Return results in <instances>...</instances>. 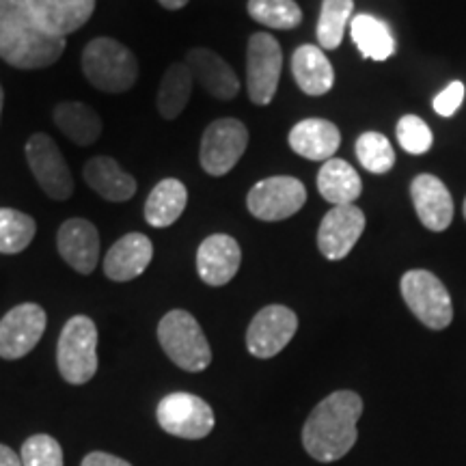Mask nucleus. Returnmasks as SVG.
I'll return each mask as SVG.
<instances>
[{
	"instance_id": "nucleus-40",
	"label": "nucleus",
	"mask_w": 466,
	"mask_h": 466,
	"mask_svg": "<svg viewBox=\"0 0 466 466\" xmlns=\"http://www.w3.org/2000/svg\"><path fill=\"white\" fill-rule=\"evenodd\" d=\"M464 218H466V199H464Z\"/></svg>"
},
{
	"instance_id": "nucleus-39",
	"label": "nucleus",
	"mask_w": 466,
	"mask_h": 466,
	"mask_svg": "<svg viewBox=\"0 0 466 466\" xmlns=\"http://www.w3.org/2000/svg\"><path fill=\"white\" fill-rule=\"evenodd\" d=\"M3 102H5V93H3V86H0V115H3Z\"/></svg>"
},
{
	"instance_id": "nucleus-10",
	"label": "nucleus",
	"mask_w": 466,
	"mask_h": 466,
	"mask_svg": "<svg viewBox=\"0 0 466 466\" xmlns=\"http://www.w3.org/2000/svg\"><path fill=\"white\" fill-rule=\"evenodd\" d=\"M26 162L39 188L52 201H67L74 195V177L58 145L48 134L37 132L26 143Z\"/></svg>"
},
{
	"instance_id": "nucleus-15",
	"label": "nucleus",
	"mask_w": 466,
	"mask_h": 466,
	"mask_svg": "<svg viewBox=\"0 0 466 466\" xmlns=\"http://www.w3.org/2000/svg\"><path fill=\"white\" fill-rule=\"evenodd\" d=\"M56 248L67 266L86 277L100 261V233L91 220L69 218L56 233Z\"/></svg>"
},
{
	"instance_id": "nucleus-30",
	"label": "nucleus",
	"mask_w": 466,
	"mask_h": 466,
	"mask_svg": "<svg viewBox=\"0 0 466 466\" xmlns=\"http://www.w3.org/2000/svg\"><path fill=\"white\" fill-rule=\"evenodd\" d=\"M248 15L277 31H289L302 22V11L294 0H248Z\"/></svg>"
},
{
	"instance_id": "nucleus-3",
	"label": "nucleus",
	"mask_w": 466,
	"mask_h": 466,
	"mask_svg": "<svg viewBox=\"0 0 466 466\" xmlns=\"http://www.w3.org/2000/svg\"><path fill=\"white\" fill-rule=\"evenodd\" d=\"M83 74L91 86L102 93H126L138 80V61L134 52L116 39H91L83 50Z\"/></svg>"
},
{
	"instance_id": "nucleus-21",
	"label": "nucleus",
	"mask_w": 466,
	"mask_h": 466,
	"mask_svg": "<svg viewBox=\"0 0 466 466\" xmlns=\"http://www.w3.org/2000/svg\"><path fill=\"white\" fill-rule=\"evenodd\" d=\"M83 173L89 188L110 203H126L137 195V179L130 173H126L119 167V162L108 158V156H96V158H91L85 165Z\"/></svg>"
},
{
	"instance_id": "nucleus-37",
	"label": "nucleus",
	"mask_w": 466,
	"mask_h": 466,
	"mask_svg": "<svg viewBox=\"0 0 466 466\" xmlns=\"http://www.w3.org/2000/svg\"><path fill=\"white\" fill-rule=\"evenodd\" d=\"M0 466H22V460L7 445H0Z\"/></svg>"
},
{
	"instance_id": "nucleus-18",
	"label": "nucleus",
	"mask_w": 466,
	"mask_h": 466,
	"mask_svg": "<svg viewBox=\"0 0 466 466\" xmlns=\"http://www.w3.org/2000/svg\"><path fill=\"white\" fill-rule=\"evenodd\" d=\"M410 197L417 217L430 231H445L453 220V199L436 175H417L410 184Z\"/></svg>"
},
{
	"instance_id": "nucleus-2",
	"label": "nucleus",
	"mask_w": 466,
	"mask_h": 466,
	"mask_svg": "<svg viewBox=\"0 0 466 466\" xmlns=\"http://www.w3.org/2000/svg\"><path fill=\"white\" fill-rule=\"evenodd\" d=\"M363 400L354 391H335L319 401L302 430V445L318 462H335L357 442Z\"/></svg>"
},
{
	"instance_id": "nucleus-8",
	"label": "nucleus",
	"mask_w": 466,
	"mask_h": 466,
	"mask_svg": "<svg viewBox=\"0 0 466 466\" xmlns=\"http://www.w3.org/2000/svg\"><path fill=\"white\" fill-rule=\"evenodd\" d=\"M156 419L167 434L199 441L214 430V410L206 400L192 393H171L160 400Z\"/></svg>"
},
{
	"instance_id": "nucleus-17",
	"label": "nucleus",
	"mask_w": 466,
	"mask_h": 466,
	"mask_svg": "<svg viewBox=\"0 0 466 466\" xmlns=\"http://www.w3.org/2000/svg\"><path fill=\"white\" fill-rule=\"evenodd\" d=\"M154 259V244L145 233H126L119 238L104 258V275L110 281L126 283L141 277Z\"/></svg>"
},
{
	"instance_id": "nucleus-35",
	"label": "nucleus",
	"mask_w": 466,
	"mask_h": 466,
	"mask_svg": "<svg viewBox=\"0 0 466 466\" xmlns=\"http://www.w3.org/2000/svg\"><path fill=\"white\" fill-rule=\"evenodd\" d=\"M464 85L462 83H451L447 89H442L439 96L434 97V110L439 113L441 116H451L456 115V110L462 106L464 102Z\"/></svg>"
},
{
	"instance_id": "nucleus-24",
	"label": "nucleus",
	"mask_w": 466,
	"mask_h": 466,
	"mask_svg": "<svg viewBox=\"0 0 466 466\" xmlns=\"http://www.w3.org/2000/svg\"><path fill=\"white\" fill-rule=\"evenodd\" d=\"M52 119L69 141L86 147L102 137V116L83 102H61L56 104Z\"/></svg>"
},
{
	"instance_id": "nucleus-1",
	"label": "nucleus",
	"mask_w": 466,
	"mask_h": 466,
	"mask_svg": "<svg viewBox=\"0 0 466 466\" xmlns=\"http://www.w3.org/2000/svg\"><path fill=\"white\" fill-rule=\"evenodd\" d=\"M66 39L35 20L26 0H0V58L15 69H46L61 58Z\"/></svg>"
},
{
	"instance_id": "nucleus-36",
	"label": "nucleus",
	"mask_w": 466,
	"mask_h": 466,
	"mask_svg": "<svg viewBox=\"0 0 466 466\" xmlns=\"http://www.w3.org/2000/svg\"><path fill=\"white\" fill-rule=\"evenodd\" d=\"M80 466H132L126 460L113 456V453H104V451H91L89 456H85L83 464Z\"/></svg>"
},
{
	"instance_id": "nucleus-20",
	"label": "nucleus",
	"mask_w": 466,
	"mask_h": 466,
	"mask_svg": "<svg viewBox=\"0 0 466 466\" xmlns=\"http://www.w3.org/2000/svg\"><path fill=\"white\" fill-rule=\"evenodd\" d=\"M26 3L42 28L63 39L83 28L96 11V0H26Z\"/></svg>"
},
{
	"instance_id": "nucleus-29",
	"label": "nucleus",
	"mask_w": 466,
	"mask_h": 466,
	"mask_svg": "<svg viewBox=\"0 0 466 466\" xmlns=\"http://www.w3.org/2000/svg\"><path fill=\"white\" fill-rule=\"evenodd\" d=\"M35 218L14 208H0V253L17 255L33 242Z\"/></svg>"
},
{
	"instance_id": "nucleus-27",
	"label": "nucleus",
	"mask_w": 466,
	"mask_h": 466,
	"mask_svg": "<svg viewBox=\"0 0 466 466\" xmlns=\"http://www.w3.org/2000/svg\"><path fill=\"white\" fill-rule=\"evenodd\" d=\"M192 83H195V78H192L186 63H171V66H168L160 80L158 100H156L158 113L165 116L167 121L177 119V116L184 113V108L188 106Z\"/></svg>"
},
{
	"instance_id": "nucleus-5",
	"label": "nucleus",
	"mask_w": 466,
	"mask_h": 466,
	"mask_svg": "<svg viewBox=\"0 0 466 466\" xmlns=\"http://www.w3.org/2000/svg\"><path fill=\"white\" fill-rule=\"evenodd\" d=\"M56 365L63 380L86 384L97 371V326L91 318L74 316L63 326L56 346Z\"/></svg>"
},
{
	"instance_id": "nucleus-32",
	"label": "nucleus",
	"mask_w": 466,
	"mask_h": 466,
	"mask_svg": "<svg viewBox=\"0 0 466 466\" xmlns=\"http://www.w3.org/2000/svg\"><path fill=\"white\" fill-rule=\"evenodd\" d=\"M357 158L370 173H389L395 165V151L380 132H365L357 141Z\"/></svg>"
},
{
	"instance_id": "nucleus-26",
	"label": "nucleus",
	"mask_w": 466,
	"mask_h": 466,
	"mask_svg": "<svg viewBox=\"0 0 466 466\" xmlns=\"http://www.w3.org/2000/svg\"><path fill=\"white\" fill-rule=\"evenodd\" d=\"M318 190L333 206H352L363 192V182L346 160L330 158L318 173Z\"/></svg>"
},
{
	"instance_id": "nucleus-13",
	"label": "nucleus",
	"mask_w": 466,
	"mask_h": 466,
	"mask_svg": "<svg viewBox=\"0 0 466 466\" xmlns=\"http://www.w3.org/2000/svg\"><path fill=\"white\" fill-rule=\"evenodd\" d=\"M299 330V318L283 305H268L261 309L247 330V348L253 357H277Z\"/></svg>"
},
{
	"instance_id": "nucleus-23",
	"label": "nucleus",
	"mask_w": 466,
	"mask_h": 466,
	"mask_svg": "<svg viewBox=\"0 0 466 466\" xmlns=\"http://www.w3.org/2000/svg\"><path fill=\"white\" fill-rule=\"evenodd\" d=\"M291 74L302 93L311 97L326 96L335 85V72L319 46H300L291 56Z\"/></svg>"
},
{
	"instance_id": "nucleus-14",
	"label": "nucleus",
	"mask_w": 466,
	"mask_h": 466,
	"mask_svg": "<svg viewBox=\"0 0 466 466\" xmlns=\"http://www.w3.org/2000/svg\"><path fill=\"white\" fill-rule=\"evenodd\" d=\"M365 231L363 209L352 206H335L326 212L318 231V248L326 259L339 261L348 258L350 250Z\"/></svg>"
},
{
	"instance_id": "nucleus-9",
	"label": "nucleus",
	"mask_w": 466,
	"mask_h": 466,
	"mask_svg": "<svg viewBox=\"0 0 466 466\" xmlns=\"http://www.w3.org/2000/svg\"><path fill=\"white\" fill-rule=\"evenodd\" d=\"M248 145V130L238 119H218L203 132L199 160L203 171L214 177H223L240 162Z\"/></svg>"
},
{
	"instance_id": "nucleus-12",
	"label": "nucleus",
	"mask_w": 466,
	"mask_h": 466,
	"mask_svg": "<svg viewBox=\"0 0 466 466\" xmlns=\"http://www.w3.org/2000/svg\"><path fill=\"white\" fill-rule=\"evenodd\" d=\"M46 322L48 316L44 307L35 302H25L5 313V318L0 319V357L17 360L33 352V348L44 337Z\"/></svg>"
},
{
	"instance_id": "nucleus-33",
	"label": "nucleus",
	"mask_w": 466,
	"mask_h": 466,
	"mask_svg": "<svg viewBox=\"0 0 466 466\" xmlns=\"http://www.w3.org/2000/svg\"><path fill=\"white\" fill-rule=\"evenodd\" d=\"M22 466H63V450L48 434H35L25 441L20 453Z\"/></svg>"
},
{
	"instance_id": "nucleus-31",
	"label": "nucleus",
	"mask_w": 466,
	"mask_h": 466,
	"mask_svg": "<svg viewBox=\"0 0 466 466\" xmlns=\"http://www.w3.org/2000/svg\"><path fill=\"white\" fill-rule=\"evenodd\" d=\"M352 0H324L318 20V42L319 48L335 50L341 46L346 25L352 14Z\"/></svg>"
},
{
	"instance_id": "nucleus-19",
	"label": "nucleus",
	"mask_w": 466,
	"mask_h": 466,
	"mask_svg": "<svg viewBox=\"0 0 466 466\" xmlns=\"http://www.w3.org/2000/svg\"><path fill=\"white\" fill-rule=\"evenodd\" d=\"M186 66H188L192 78L217 100H233L240 91V80L231 66L223 61L217 52L208 48H192L186 55Z\"/></svg>"
},
{
	"instance_id": "nucleus-7",
	"label": "nucleus",
	"mask_w": 466,
	"mask_h": 466,
	"mask_svg": "<svg viewBox=\"0 0 466 466\" xmlns=\"http://www.w3.org/2000/svg\"><path fill=\"white\" fill-rule=\"evenodd\" d=\"M283 52L270 33H255L247 48V89L250 102L268 106L281 80Z\"/></svg>"
},
{
	"instance_id": "nucleus-6",
	"label": "nucleus",
	"mask_w": 466,
	"mask_h": 466,
	"mask_svg": "<svg viewBox=\"0 0 466 466\" xmlns=\"http://www.w3.org/2000/svg\"><path fill=\"white\" fill-rule=\"evenodd\" d=\"M401 296L419 322L428 329L442 330L451 324L453 305L450 291L430 270H408L401 277Z\"/></svg>"
},
{
	"instance_id": "nucleus-4",
	"label": "nucleus",
	"mask_w": 466,
	"mask_h": 466,
	"mask_svg": "<svg viewBox=\"0 0 466 466\" xmlns=\"http://www.w3.org/2000/svg\"><path fill=\"white\" fill-rule=\"evenodd\" d=\"M158 341L167 357L190 374L208 370L212 363V350L199 322L184 309H173L160 319Z\"/></svg>"
},
{
	"instance_id": "nucleus-28",
	"label": "nucleus",
	"mask_w": 466,
	"mask_h": 466,
	"mask_svg": "<svg viewBox=\"0 0 466 466\" xmlns=\"http://www.w3.org/2000/svg\"><path fill=\"white\" fill-rule=\"evenodd\" d=\"M350 33H352V39L360 55L371 58V61H387L395 52V39L391 31L374 15L360 14L354 17Z\"/></svg>"
},
{
	"instance_id": "nucleus-22",
	"label": "nucleus",
	"mask_w": 466,
	"mask_h": 466,
	"mask_svg": "<svg viewBox=\"0 0 466 466\" xmlns=\"http://www.w3.org/2000/svg\"><path fill=\"white\" fill-rule=\"evenodd\" d=\"M339 145V127L326 119H302L289 132V147L307 160H330Z\"/></svg>"
},
{
	"instance_id": "nucleus-38",
	"label": "nucleus",
	"mask_w": 466,
	"mask_h": 466,
	"mask_svg": "<svg viewBox=\"0 0 466 466\" xmlns=\"http://www.w3.org/2000/svg\"><path fill=\"white\" fill-rule=\"evenodd\" d=\"M158 3H160L165 9H168V11H177V9L186 7V5H188L190 0H158Z\"/></svg>"
},
{
	"instance_id": "nucleus-11",
	"label": "nucleus",
	"mask_w": 466,
	"mask_h": 466,
	"mask_svg": "<svg viewBox=\"0 0 466 466\" xmlns=\"http://www.w3.org/2000/svg\"><path fill=\"white\" fill-rule=\"evenodd\" d=\"M307 201V188L300 179L277 175V177L261 179L250 188L247 208L255 218L266 223H277L294 217Z\"/></svg>"
},
{
	"instance_id": "nucleus-16",
	"label": "nucleus",
	"mask_w": 466,
	"mask_h": 466,
	"mask_svg": "<svg viewBox=\"0 0 466 466\" xmlns=\"http://www.w3.org/2000/svg\"><path fill=\"white\" fill-rule=\"evenodd\" d=\"M242 264L240 244L225 233H214L197 250V270L203 283L220 288L238 275Z\"/></svg>"
},
{
	"instance_id": "nucleus-25",
	"label": "nucleus",
	"mask_w": 466,
	"mask_h": 466,
	"mask_svg": "<svg viewBox=\"0 0 466 466\" xmlns=\"http://www.w3.org/2000/svg\"><path fill=\"white\" fill-rule=\"evenodd\" d=\"M186 203H188V190L179 179L168 177L156 184L145 201V220L156 229H165L177 223L182 217Z\"/></svg>"
},
{
	"instance_id": "nucleus-34",
	"label": "nucleus",
	"mask_w": 466,
	"mask_h": 466,
	"mask_svg": "<svg viewBox=\"0 0 466 466\" xmlns=\"http://www.w3.org/2000/svg\"><path fill=\"white\" fill-rule=\"evenodd\" d=\"M398 141L401 149L408 151V154H425L430 147H432L434 137L432 130H430L428 124L423 119H419L417 115H404L398 121Z\"/></svg>"
}]
</instances>
